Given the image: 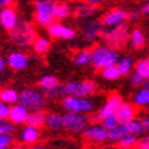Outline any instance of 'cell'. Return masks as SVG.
Returning <instances> with one entry per match:
<instances>
[{"label": "cell", "instance_id": "obj_1", "mask_svg": "<svg viewBox=\"0 0 149 149\" xmlns=\"http://www.w3.org/2000/svg\"><path fill=\"white\" fill-rule=\"evenodd\" d=\"M37 39V29L27 19H20L15 28L9 31V40L16 47L29 48Z\"/></svg>", "mask_w": 149, "mask_h": 149}, {"label": "cell", "instance_id": "obj_2", "mask_svg": "<svg viewBox=\"0 0 149 149\" xmlns=\"http://www.w3.org/2000/svg\"><path fill=\"white\" fill-rule=\"evenodd\" d=\"M130 25L128 23H123L112 28H102L100 33V40L107 45L115 48V49H123L129 41Z\"/></svg>", "mask_w": 149, "mask_h": 149}, {"label": "cell", "instance_id": "obj_3", "mask_svg": "<svg viewBox=\"0 0 149 149\" xmlns=\"http://www.w3.org/2000/svg\"><path fill=\"white\" fill-rule=\"evenodd\" d=\"M118 59H120L118 51L107 44H100L91 49V65L99 71L111 65H116Z\"/></svg>", "mask_w": 149, "mask_h": 149}, {"label": "cell", "instance_id": "obj_4", "mask_svg": "<svg viewBox=\"0 0 149 149\" xmlns=\"http://www.w3.org/2000/svg\"><path fill=\"white\" fill-rule=\"evenodd\" d=\"M63 91L65 96L91 97L97 92V84L92 79L85 80H69L63 84Z\"/></svg>", "mask_w": 149, "mask_h": 149}, {"label": "cell", "instance_id": "obj_5", "mask_svg": "<svg viewBox=\"0 0 149 149\" xmlns=\"http://www.w3.org/2000/svg\"><path fill=\"white\" fill-rule=\"evenodd\" d=\"M56 4V0H36L35 1V13L33 19L39 27L48 28L52 23H55L53 19V7Z\"/></svg>", "mask_w": 149, "mask_h": 149}, {"label": "cell", "instance_id": "obj_6", "mask_svg": "<svg viewBox=\"0 0 149 149\" xmlns=\"http://www.w3.org/2000/svg\"><path fill=\"white\" fill-rule=\"evenodd\" d=\"M19 102L29 111H37L47 107V97L40 88H25L20 93Z\"/></svg>", "mask_w": 149, "mask_h": 149}, {"label": "cell", "instance_id": "obj_7", "mask_svg": "<svg viewBox=\"0 0 149 149\" xmlns=\"http://www.w3.org/2000/svg\"><path fill=\"white\" fill-rule=\"evenodd\" d=\"M63 121H64V129L74 134L83 133L91 124L89 116L76 112H65L63 115Z\"/></svg>", "mask_w": 149, "mask_h": 149}, {"label": "cell", "instance_id": "obj_8", "mask_svg": "<svg viewBox=\"0 0 149 149\" xmlns=\"http://www.w3.org/2000/svg\"><path fill=\"white\" fill-rule=\"evenodd\" d=\"M61 107L67 112H76L84 115H91L95 111V102L89 97L65 96L61 100Z\"/></svg>", "mask_w": 149, "mask_h": 149}, {"label": "cell", "instance_id": "obj_9", "mask_svg": "<svg viewBox=\"0 0 149 149\" xmlns=\"http://www.w3.org/2000/svg\"><path fill=\"white\" fill-rule=\"evenodd\" d=\"M128 20V9L121 8V7H116V8L109 9L108 12H105L101 17L102 27L112 28L116 27L118 24H123Z\"/></svg>", "mask_w": 149, "mask_h": 149}, {"label": "cell", "instance_id": "obj_10", "mask_svg": "<svg viewBox=\"0 0 149 149\" xmlns=\"http://www.w3.org/2000/svg\"><path fill=\"white\" fill-rule=\"evenodd\" d=\"M101 20H88L80 28V33L83 39L88 43H95L97 39H100V33L102 31Z\"/></svg>", "mask_w": 149, "mask_h": 149}, {"label": "cell", "instance_id": "obj_11", "mask_svg": "<svg viewBox=\"0 0 149 149\" xmlns=\"http://www.w3.org/2000/svg\"><path fill=\"white\" fill-rule=\"evenodd\" d=\"M81 134L89 143L101 144V143L108 141V130L102 127L100 123H97V124H89V127L84 130Z\"/></svg>", "mask_w": 149, "mask_h": 149}, {"label": "cell", "instance_id": "obj_12", "mask_svg": "<svg viewBox=\"0 0 149 149\" xmlns=\"http://www.w3.org/2000/svg\"><path fill=\"white\" fill-rule=\"evenodd\" d=\"M47 29H48V35L57 40H73L76 37V31L73 28L59 22L52 23Z\"/></svg>", "mask_w": 149, "mask_h": 149}, {"label": "cell", "instance_id": "obj_13", "mask_svg": "<svg viewBox=\"0 0 149 149\" xmlns=\"http://www.w3.org/2000/svg\"><path fill=\"white\" fill-rule=\"evenodd\" d=\"M19 13H17V9L12 6H8V7H3L0 8V25L3 29L6 31H12L13 28L17 25L19 23Z\"/></svg>", "mask_w": 149, "mask_h": 149}, {"label": "cell", "instance_id": "obj_14", "mask_svg": "<svg viewBox=\"0 0 149 149\" xmlns=\"http://www.w3.org/2000/svg\"><path fill=\"white\" fill-rule=\"evenodd\" d=\"M123 102H124V100H123L120 93H117V92L111 93V95L107 97L105 102H104L99 108V111H97L100 118L105 117V116H109V115H115L116 111L120 108V105Z\"/></svg>", "mask_w": 149, "mask_h": 149}, {"label": "cell", "instance_id": "obj_15", "mask_svg": "<svg viewBox=\"0 0 149 149\" xmlns=\"http://www.w3.org/2000/svg\"><path fill=\"white\" fill-rule=\"evenodd\" d=\"M7 65L13 71H24L29 67V57L22 51H13L7 57Z\"/></svg>", "mask_w": 149, "mask_h": 149}, {"label": "cell", "instance_id": "obj_16", "mask_svg": "<svg viewBox=\"0 0 149 149\" xmlns=\"http://www.w3.org/2000/svg\"><path fill=\"white\" fill-rule=\"evenodd\" d=\"M115 116H116V118H117L118 124L124 125L137 117L136 107H134L133 102H132V104H130V102H123L120 105V108L116 111Z\"/></svg>", "mask_w": 149, "mask_h": 149}, {"label": "cell", "instance_id": "obj_17", "mask_svg": "<svg viewBox=\"0 0 149 149\" xmlns=\"http://www.w3.org/2000/svg\"><path fill=\"white\" fill-rule=\"evenodd\" d=\"M19 140L24 145H33L40 140V129L25 124L19 132Z\"/></svg>", "mask_w": 149, "mask_h": 149}, {"label": "cell", "instance_id": "obj_18", "mask_svg": "<svg viewBox=\"0 0 149 149\" xmlns=\"http://www.w3.org/2000/svg\"><path fill=\"white\" fill-rule=\"evenodd\" d=\"M28 115H29V109L25 108L20 102H16V104L11 105V112H9L8 120L15 125H25Z\"/></svg>", "mask_w": 149, "mask_h": 149}, {"label": "cell", "instance_id": "obj_19", "mask_svg": "<svg viewBox=\"0 0 149 149\" xmlns=\"http://www.w3.org/2000/svg\"><path fill=\"white\" fill-rule=\"evenodd\" d=\"M99 13V7L88 3H77L73 8V15L79 20H89Z\"/></svg>", "mask_w": 149, "mask_h": 149}, {"label": "cell", "instance_id": "obj_20", "mask_svg": "<svg viewBox=\"0 0 149 149\" xmlns=\"http://www.w3.org/2000/svg\"><path fill=\"white\" fill-rule=\"evenodd\" d=\"M73 13V8L67 1H56L53 7V19L55 22H64L71 17Z\"/></svg>", "mask_w": 149, "mask_h": 149}, {"label": "cell", "instance_id": "obj_21", "mask_svg": "<svg viewBox=\"0 0 149 149\" xmlns=\"http://www.w3.org/2000/svg\"><path fill=\"white\" fill-rule=\"evenodd\" d=\"M129 43L133 49H136V51L143 49L146 43L145 32L139 27L132 28V29H130V35H129Z\"/></svg>", "mask_w": 149, "mask_h": 149}, {"label": "cell", "instance_id": "obj_22", "mask_svg": "<svg viewBox=\"0 0 149 149\" xmlns=\"http://www.w3.org/2000/svg\"><path fill=\"white\" fill-rule=\"evenodd\" d=\"M47 113L44 109H37V111H29V115H28L27 118V125H31V127L35 128H43L45 125L47 121Z\"/></svg>", "mask_w": 149, "mask_h": 149}, {"label": "cell", "instance_id": "obj_23", "mask_svg": "<svg viewBox=\"0 0 149 149\" xmlns=\"http://www.w3.org/2000/svg\"><path fill=\"white\" fill-rule=\"evenodd\" d=\"M45 127L51 130V132H59V130L64 129V121H63V115L59 112H51L47 115Z\"/></svg>", "mask_w": 149, "mask_h": 149}, {"label": "cell", "instance_id": "obj_24", "mask_svg": "<svg viewBox=\"0 0 149 149\" xmlns=\"http://www.w3.org/2000/svg\"><path fill=\"white\" fill-rule=\"evenodd\" d=\"M134 64H136V60H134L132 56L120 57L117 61V68H118V71H120L121 76H129V74L134 71Z\"/></svg>", "mask_w": 149, "mask_h": 149}, {"label": "cell", "instance_id": "obj_25", "mask_svg": "<svg viewBox=\"0 0 149 149\" xmlns=\"http://www.w3.org/2000/svg\"><path fill=\"white\" fill-rule=\"evenodd\" d=\"M19 97H20V93L12 87H3L0 91V100L8 105H13L19 102Z\"/></svg>", "mask_w": 149, "mask_h": 149}, {"label": "cell", "instance_id": "obj_26", "mask_svg": "<svg viewBox=\"0 0 149 149\" xmlns=\"http://www.w3.org/2000/svg\"><path fill=\"white\" fill-rule=\"evenodd\" d=\"M132 102L136 108H145L149 107V88L141 87L132 97Z\"/></svg>", "mask_w": 149, "mask_h": 149}, {"label": "cell", "instance_id": "obj_27", "mask_svg": "<svg viewBox=\"0 0 149 149\" xmlns=\"http://www.w3.org/2000/svg\"><path fill=\"white\" fill-rule=\"evenodd\" d=\"M57 85H60V81L55 74H49V73L43 74V76L39 79V88H40L43 92L53 89V88H56Z\"/></svg>", "mask_w": 149, "mask_h": 149}, {"label": "cell", "instance_id": "obj_28", "mask_svg": "<svg viewBox=\"0 0 149 149\" xmlns=\"http://www.w3.org/2000/svg\"><path fill=\"white\" fill-rule=\"evenodd\" d=\"M51 45H52V43H51V40L48 39V37H45V36H37V39L35 40L32 48H33V51L37 53V55L43 56V55H45V53L49 52Z\"/></svg>", "mask_w": 149, "mask_h": 149}, {"label": "cell", "instance_id": "obj_29", "mask_svg": "<svg viewBox=\"0 0 149 149\" xmlns=\"http://www.w3.org/2000/svg\"><path fill=\"white\" fill-rule=\"evenodd\" d=\"M73 64L77 67V68H83V67H87L91 65V49H80L74 53L73 59H72Z\"/></svg>", "mask_w": 149, "mask_h": 149}, {"label": "cell", "instance_id": "obj_30", "mask_svg": "<svg viewBox=\"0 0 149 149\" xmlns=\"http://www.w3.org/2000/svg\"><path fill=\"white\" fill-rule=\"evenodd\" d=\"M100 72H101V73H100L101 79H104V80H107V81H116L120 77H123L121 73H120V71H118V68H117V64L111 65V67H107V68L101 69Z\"/></svg>", "mask_w": 149, "mask_h": 149}, {"label": "cell", "instance_id": "obj_31", "mask_svg": "<svg viewBox=\"0 0 149 149\" xmlns=\"http://www.w3.org/2000/svg\"><path fill=\"white\" fill-rule=\"evenodd\" d=\"M137 141H139V137L134 136V134H125L121 140H118L116 145L118 149H133L136 148Z\"/></svg>", "mask_w": 149, "mask_h": 149}, {"label": "cell", "instance_id": "obj_32", "mask_svg": "<svg viewBox=\"0 0 149 149\" xmlns=\"http://www.w3.org/2000/svg\"><path fill=\"white\" fill-rule=\"evenodd\" d=\"M125 134H128V133H127V130H125L124 125L118 124V125H116L115 128H112V129L108 130V141L116 144L118 140H121Z\"/></svg>", "mask_w": 149, "mask_h": 149}, {"label": "cell", "instance_id": "obj_33", "mask_svg": "<svg viewBox=\"0 0 149 149\" xmlns=\"http://www.w3.org/2000/svg\"><path fill=\"white\" fill-rule=\"evenodd\" d=\"M124 128L127 130L128 134H134V136H141L144 133V129H143V125L140 123L139 118H134V120L129 121L127 124H124Z\"/></svg>", "mask_w": 149, "mask_h": 149}, {"label": "cell", "instance_id": "obj_34", "mask_svg": "<svg viewBox=\"0 0 149 149\" xmlns=\"http://www.w3.org/2000/svg\"><path fill=\"white\" fill-rule=\"evenodd\" d=\"M134 72L143 76L144 79L149 77V59H140L134 64Z\"/></svg>", "mask_w": 149, "mask_h": 149}, {"label": "cell", "instance_id": "obj_35", "mask_svg": "<svg viewBox=\"0 0 149 149\" xmlns=\"http://www.w3.org/2000/svg\"><path fill=\"white\" fill-rule=\"evenodd\" d=\"M44 93H45L47 100H63L65 97L64 91H63V85H57L56 88H53L51 91H47Z\"/></svg>", "mask_w": 149, "mask_h": 149}, {"label": "cell", "instance_id": "obj_36", "mask_svg": "<svg viewBox=\"0 0 149 149\" xmlns=\"http://www.w3.org/2000/svg\"><path fill=\"white\" fill-rule=\"evenodd\" d=\"M100 124L105 128L107 130H109V129H112V128H115L116 125H118V121L115 115H109V116L102 117L101 120H100Z\"/></svg>", "mask_w": 149, "mask_h": 149}, {"label": "cell", "instance_id": "obj_37", "mask_svg": "<svg viewBox=\"0 0 149 149\" xmlns=\"http://www.w3.org/2000/svg\"><path fill=\"white\" fill-rule=\"evenodd\" d=\"M15 144V139H13L12 133H4L0 134V148H11Z\"/></svg>", "mask_w": 149, "mask_h": 149}, {"label": "cell", "instance_id": "obj_38", "mask_svg": "<svg viewBox=\"0 0 149 149\" xmlns=\"http://www.w3.org/2000/svg\"><path fill=\"white\" fill-rule=\"evenodd\" d=\"M144 81H145V79L143 77V76H140L139 73H136V72H132V73L129 74V83L133 85V87H137V88H141L144 85Z\"/></svg>", "mask_w": 149, "mask_h": 149}, {"label": "cell", "instance_id": "obj_39", "mask_svg": "<svg viewBox=\"0 0 149 149\" xmlns=\"http://www.w3.org/2000/svg\"><path fill=\"white\" fill-rule=\"evenodd\" d=\"M9 112H11V105L6 104L0 100V121H7L9 118Z\"/></svg>", "mask_w": 149, "mask_h": 149}, {"label": "cell", "instance_id": "obj_40", "mask_svg": "<svg viewBox=\"0 0 149 149\" xmlns=\"http://www.w3.org/2000/svg\"><path fill=\"white\" fill-rule=\"evenodd\" d=\"M13 130H15V124H12L11 121H0V134L13 133Z\"/></svg>", "mask_w": 149, "mask_h": 149}, {"label": "cell", "instance_id": "obj_41", "mask_svg": "<svg viewBox=\"0 0 149 149\" xmlns=\"http://www.w3.org/2000/svg\"><path fill=\"white\" fill-rule=\"evenodd\" d=\"M141 16H143V13H141V9H129L128 11V20H129L130 23H136L139 22L140 19H141Z\"/></svg>", "mask_w": 149, "mask_h": 149}, {"label": "cell", "instance_id": "obj_42", "mask_svg": "<svg viewBox=\"0 0 149 149\" xmlns=\"http://www.w3.org/2000/svg\"><path fill=\"white\" fill-rule=\"evenodd\" d=\"M136 149H149V133L140 137L139 141H137Z\"/></svg>", "mask_w": 149, "mask_h": 149}, {"label": "cell", "instance_id": "obj_43", "mask_svg": "<svg viewBox=\"0 0 149 149\" xmlns=\"http://www.w3.org/2000/svg\"><path fill=\"white\" fill-rule=\"evenodd\" d=\"M140 123L143 125V129L145 133H149V115H141L139 117Z\"/></svg>", "mask_w": 149, "mask_h": 149}, {"label": "cell", "instance_id": "obj_44", "mask_svg": "<svg viewBox=\"0 0 149 149\" xmlns=\"http://www.w3.org/2000/svg\"><path fill=\"white\" fill-rule=\"evenodd\" d=\"M79 3H88V4H92V6H97L100 7L102 3H104V0H76Z\"/></svg>", "mask_w": 149, "mask_h": 149}, {"label": "cell", "instance_id": "obj_45", "mask_svg": "<svg viewBox=\"0 0 149 149\" xmlns=\"http://www.w3.org/2000/svg\"><path fill=\"white\" fill-rule=\"evenodd\" d=\"M89 120H91V123H92V124H97V123H100V120H101V118H100V116H99V113H91V116H89Z\"/></svg>", "mask_w": 149, "mask_h": 149}, {"label": "cell", "instance_id": "obj_46", "mask_svg": "<svg viewBox=\"0 0 149 149\" xmlns=\"http://www.w3.org/2000/svg\"><path fill=\"white\" fill-rule=\"evenodd\" d=\"M6 67H7V60L4 59L3 56L0 55V74L4 72V69H6Z\"/></svg>", "mask_w": 149, "mask_h": 149}, {"label": "cell", "instance_id": "obj_47", "mask_svg": "<svg viewBox=\"0 0 149 149\" xmlns=\"http://www.w3.org/2000/svg\"><path fill=\"white\" fill-rule=\"evenodd\" d=\"M140 9H141V13H143V15L148 16L149 15V1H146L145 4H143Z\"/></svg>", "mask_w": 149, "mask_h": 149}, {"label": "cell", "instance_id": "obj_48", "mask_svg": "<svg viewBox=\"0 0 149 149\" xmlns=\"http://www.w3.org/2000/svg\"><path fill=\"white\" fill-rule=\"evenodd\" d=\"M15 3V0H0V8L3 7H8V6H12Z\"/></svg>", "mask_w": 149, "mask_h": 149}, {"label": "cell", "instance_id": "obj_49", "mask_svg": "<svg viewBox=\"0 0 149 149\" xmlns=\"http://www.w3.org/2000/svg\"><path fill=\"white\" fill-rule=\"evenodd\" d=\"M9 149H28V148L24 145V144H13Z\"/></svg>", "mask_w": 149, "mask_h": 149}, {"label": "cell", "instance_id": "obj_50", "mask_svg": "<svg viewBox=\"0 0 149 149\" xmlns=\"http://www.w3.org/2000/svg\"><path fill=\"white\" fill-rule=\"evenodd\" d=\"M28 149H45L43 145H39V144H33V145H29Z\"/></svg>", "mask_w": 149, "mask_h": 149}, {"label": "cell", "instance_id": "obj_51", "mask_svg": "<svg viewBox=\"0 0 149 149\" xmlns=\"http://www.w3.org/2000/svg\"><path fill=\"white\" fill-rule=\"evenodd\" d=\"M143 87H144V88H149V77L146 79L145 81H144V85H143Z\"/></svg>", "mask_w": 149, "mask_h": 149}, {"label": "cell", "instance_id": "obj_52", "mask_svg": "<svg viewBox=\"0 0 149 149\" xmlns=\"http://www.w3.org/2000/svg\"><path fill=\"white\" fill-rule=\"evenodd\" d=\"M1 88H3V80H1V77H0V91H1Z\"/></svg>", "mask_w": 149, "mask_h": 149}, {"label": "cell", "instance_id": "obj_53", "mask_svg": "<svg viewBox=\"0 0 149 149\" xmlns=\"http://www.w3.org/2000/svg\"><path fill=\"white\" fill-rule=\"evenodd\" d=\"M118 1H129V0H118Z\"/></svg>", "mask_w": 149, "mask_h": 149}, {"label": "cell", "instance_id": "obj_54", "mask_svg": "<svg viewBox=\"0 0 149 149\" xmlns=\"http://www.w3.org/2000/svg\"><path fill=\"white\" fill-rule=\"evenodd\" d=\"M0 149H8V148H0Z\"/></svg>", "mask_w": 149, "mask_h": 149}, {"label": "cell", "instance_id": "obj_55", "mask_svg": "<svg viewBox=\"0 0 149 149\" xmlns=\"http://www.w3.org/2000/svg\"><path fill=\"white\" fill-rule=\"evenodd\" d=\"M146 1H149V0H146Z\"/></svg>", "mask_w": 149, "mask_h": 149}, {"label": "cell", "instance_id": "obj_56", "mask_svg": "<svg viewBox=\"0 0 149 149\" xmlns=\"http://www.w3.org/2000/svg\"><path fill=\"white\" fill-rule=\"evenodd\" d=\"M148 59H149V57H148Z\"/></svg>", "mask_w": 149, "mask_h": 149}]
</instances>
